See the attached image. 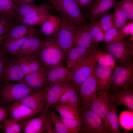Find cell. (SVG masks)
<instances>
[{"label": "cell", "mask_w": 133, "mask_h": 133, "mask_svg": "<svg viewBox=\"0 0 133 133\" xmlns=\"http://www.w3.org/2000/svg\"><path fill=\"white\" fill-rule=\"evenodd\" d=\"M66 57L51 36L43 39L38 58L43 66L53 68L63 64Z\"/></svg>", "instance_id": "6da1fadb"}, {"label": "cell", "mask_w": 133, "mask_h": 133, "mask_svg": "<svg viewBox=\"0 0 133 133\" xmlns=\"http://www.w3.org/2000/svg\"><path fill=\"white\" fill-rule=\"evenodd\" d=\"M104 49L118 66H133V45L131 41L125 39L110 45L105 44Z\"/></svg>", "instance_id": "7a4b0ae2"}, {"label": "cell", "mask_w": 133, "mask_h": 133, "mask_svg": "<svg viewBox=\"0 0 133 133\" xmlns=\"http://www.w3.org/2000/svg\"><path fill=\"white\" fill-rule=\"evenodd\" d=\"M36 91L23 83H2L0 86V100L5 105H9Z\"/></svg>", "instance_id": "3957f363"}, {"label": "cell", "mask_w": 133, "mask_h": 133, "mask_svg": "<svg viewBox=\"0 0 133 133\" xmlns=\"http://www.w3.org/2000/svg\"><path fill=\"white\" fill-rule=\"evenodd\" d=\"M53 5L62 21L69 20L79 26L86 25L85 17L74 0H56Z\"/></svg>", "instance_id": "277c9868"}, {"label": "cell", "mask_w": 133, "mask_h": 133, "mask_svg": "<svg viewBox=\"0 0 133 133\" xmlns=\"http://www.w3.org/2000/svg\"><path fill=\"white\" fill-rule=\"evenodd\" d=\"M82 124L80 132L85 133H108L103 121L89 107H78Z\"/></svg>", "instance_id": "5b68a950"}, {"label": "cell", "mask_w": 133, "mask_h": 133, "mask_svg": "<svg viewBox=\"0 0 133 133\" xmlns=\"http://www.w3.org/2000/svg\"><path fill=\"white\" fill-rule=\"evenodd\" d=\"M78 26L72 21L63 20L59 30L51 36L66 57L72 47L74 34Z\"/></svg>", "instance_id": "8992f818"}, {"label": "cell", "mask_w": 133, "mask_h": 133, "mask_svg": "<svg viewBox=\"0 0 133 133\" xmlns=\"http://www.w3.org/2000/svg\"><path fill=\"white\" fill-rule=\"evenodd\" d=\"M110 91L133 88V66H117L113 69Z\"/></svg>", "instance_id": "52a82bcc"}, {"label": "cell", "mask_w": 133, "mask_h": 133, "mask_svg": "<svg viewBox=\"0 0 133 133\" xmlns=\"http://www.w3.org/2000/svg\"><path fill=\"white\" fill-rule=\"evenodd\" d=\"M96 64L89 56L68 69L72 83L78 90L81 85L94 71Z\"/></svg>", "instance_id": "ba28073f"}, {"label": "cell", "mask_w": 133, "mask_h": 133, "mask_svg": "<svg viewBox=\"0 0 133 133\" xmlns=\"http://www.w3.org/2000/svg\"><path fill=\"white\" fill-rule=\"evenodd\" d=\"M99 91L95 69L92 73L81 86L78 92V107L89 106L95 93Z\"/></svg>", "instance_id": "9c48e42d"}, {"label": "cell", "mask_w": 133, "mask_h": 133, "mask_svg": "<svg viewBox=\"0 0 133 133\" xmlns=\"http://www.w3.org/2000/svg\"><path fill=\"white\" fill-rule=\"evenodd\" d=\"M110 91L105 90L96 92L94 95L89 106L103 120L106 129V116L110 102Z\"/></svg>", "instance_id": "30bf717a"}, {"label": "cell", "mask_w": 133, "mask_h": 133, "mask_svg": "<svg viewBox=\"0 0 133 133\" xmlns=\"http://www.w3.org/2000/svg\"><path fill=\"white\" fill-rule=\"evenodd\" d=\"M6 108L9 113V118L17 122L27 119L41 114L31 109L19 100L13 102Z\"/></svg>", "instance_id": "8fae6325"}, {"label": "cell", "mask_w": 133, "mask_h": 133, "mask_svg": "<svg viewBox=\"0 0 133 133\" xmlns=\"http://www.w3.org/2000/svg\"><path fill=\"white\" fill-rule=\"evenodd\" d=\"M69 83L51 84L47 85L44 88L45 104L43 112L47 113L50 107L58 102L61 96L66 90Z\"/></svg>", "instance_id": "7c38bea8"}, {"label": "cell", "mask_w": 133, "mask_h": 133, "mask_svg": "<svg viewBox=\"0 0 133 133\" xmlns=\"http://www.w3.org/2000/svg\"><path fill=\"white\" fill-rule=\"evenodd\" d=\"M37 34L28 38L14 56L16 58L30 56L38 58L39 52L43 38Z\"/></svg>", "instance_id": "4fadbf2b"}, {"label": "cell", "mask_w": 133, "mask_h": 133, "mask_svg": "<svg viewBox=\"0 0 133 133\" xmlns=\"http://www.w3.org/2000/svg\"><path fill=\"white\" fill-rule=\"evenodd\" d=\"M47 113L43 112L39 116L20 121L22 132L24 133H46Z\"/></svg>", "instance_id": "5bb4252c"}, {"label": "cell", "mask_w": 133, "mask_h": 133, "mask_svg": "<svg viewBox=\"0 0 133 133\" xmlns=\"http://www.w3.org/2000/svg\"><path fill=\"white\" fill-rule=\"evenodd\" d=\"M47 69L43 66L36 71L25 76L21 83H24L37 91L46 85Z\"/></svg>", "instance_id": "9a60e30c"}, {"label": "cell", "mask_w": 133, "mask_h": 133, "mask_svg": "<svg viewBox=\"0 0 133 133\" xmlns=\"http://www.w3.org/2000/svg\"><path fill=\"white\" fill-rule=\"evenodd\" d=\"M39 33V31L34 27L18 21L11 27L2 40L20 39L37 34Z\"/></svg>", "instance_id": "2e32d148"}, {"label": "cell", "mask_w": 133, "mask_h": 133, "mask_svg": "<svg viewBox=\"0 0 133 133\" xmlns=\"http://www.w3.org/2000/svg\"><path fill=\"white\" fill-rule=\"evenodd\" d=\"M116 2L115 0H96L86 17L90 22H94L113 8Z\"/></svg>", "instance_id": "e0dca14e"}, {"label": "cell", "mask_w": 133, "mask_h": 133, "mask_svg": "<svg viewBox=\"0 0 133 133\" xmlns=\"http://www.w3.org/2000/svg\"><path fill=\"white\" fill-rule=\"evenodd\" d=\"M24 77L16 59H9L5 66L0 82L21 83Z\"/></svg>", "instance_id": "ac0fdd59"}, {"label": "cell", "mask_w": 133, "mask_h": 133, "mask_svg": "<svg viewBox=\"0 0 133 133\" xmlns=\"http://www.w3.org/2000/svg\"><path fill=\"white\" fill-rule=\"evenodd\" d=\"M47 69L46 85L60 83H72L69 69L64 67L63 64Z\"/></svg>", "instance_id": "d6986e66"}, {"label": "cell", "mask_w": 133, "mask_h": 133, "mask_svg": "<svg viewBox=\"0 0 133 133\" xmlns=\"http://www.w3.org/2000/svg\"><path fill=\"white\" fill-rule=\"evenodd\" d=\"M96 47H75L71 48L66 57L67 68H70L89 56Z\"/></svg>", "instance_id": "ffe728a7"}, {"label": "cell", "mask_w": 133, "mask_h": 133, "mask_svg": "<svg viewBox=\"0 0 133 133\" xmlns=\"http://www.w3.org/2000/svg\"><path fill=\"white\" fill-rule=\"evenodd\" d=\"M113 69L107 66L96 64L95 71L97 80L99 91H110L112 83Z\"/></svg>", "instance_id": "44dd1931"}, {"label": "cell", "mask_w": 133, "mask_h": 133, "mask_svg": "<svg viewBox=\"0 0 133 133\" xmlns=\"http://www.w3.org/2000/svg\"><path fill=\"white\" fill-rule=\"evenodd\" d=\"M19 100L31 109L42 113L45 104L44 88L33 92Z\"/></svg>", "instance_id": "7402d4cb"}, {"label": "cell", "mask_w": 133, "mask_h": 133, "mask_svg": "<svg viewBox=\"0 0 133 133\" xmlns=\"http://www.w3.org/2000/svg\"><path fill=\"white\" fill-rule=\"evenodd\" d=\"M55 8L46 3L39 5H34L18 2L16 8L18 17H28L39 13L49 11Z\"/></svg>", "instance_id": "603a6c76"}, {"label": "cell", "mask_w": 133, "mask_h": 133, "mask_svg": "<svg viewBox=\"0 0 133 133\" xmlns=\"http://www.w3.org/2000/svg\"><path fill=\"white\" fill-rule=\"evenodd\" d=\"M110 92V101L117 105L124 106L130 110L133 111V88L120 89Z\"/></svg>", "instance_id": "cb8c5ba5"}, {"label": "cell", "mask_w": 133, "mask_h": 133, "mask_svg": "<svg viewBox=\"0 0 133 133\" xmlns=\"http://www.w3.org/2000/svg\"><path fill=\"white\" fill-rule=\"evenodd\" d=\"M95 46L90 35L88 25L78 26L73 36L72 47H90Z\"/></svg>", "instance_id": "d4e9b609"}, {"label": "cell", "mask_w": 133, "mask_h": 133, "mask_svg": "<svg viewBox=\"0 0 133 133\" xmlns=\"http://www.w3.org/2000/svg\"><path fill=\"white\" fill-rule=\"evenodd\" d=\"M16 59L24 76L43 66L38 58L35 57L23 56L16 58Z\"/></svg>", "instance_id": "484cf974"}, {"label": "cell", "mask_w": 133, "mask_h": 133, "mask_svg": "<svg viewBox=\"0 0 133 133\" xmlns=\"http://www.w3.org/2000/svg\"><path fill=\"white\" fill-rule=\"evenodd\" d=\"M117 105L116 103L111 101L109 105L106 116V129L108 133H122L119 127Z\"/></svg>", "instance_id": "4316f807"}, {"label": "cell", "mask_w": 133, "mask_h": 133, "mask_svg": "<svg viewBox=\"0 0 133 133\" xmlns=\"http://www.w3.org/2000/svg\"><path fill=\"white\" fill-rule=\"evenodd\" d=\"M62 22L57 16L50 14L41 25L42 33L47 36H51L58 31Z\"/></svg>", "instance_id": "83f0119b"}, {"label": "cell", "mask_w": 133, "mask_h": 133, "mask_svg": "<svg viewBox=\"0 0 133 133\" xmlns=\"http://www.w3.org/2000/svg\"><path fill=\"white\" fill-rule=\"evenodd\" d=\"M90 56L96 64H99L109 67L113 69L116 66V62L112 56L108 52L95 48Z\"/></svg>", "instance_id": "f1b7e54d"}, {"label": "cell", "mask_w": 133, "mask_h": 133, "mask_svg": "<svg viewBox=\"0 0 133 133\" xmlns=\"http://www.w3.org/2000/svg\"><path fill=\"white\" fill-rule=\"evenodd\" d=\"M51 107L52 109L57 111L62 118L69 119L80 118L78 108L58 102L53 105Z\"/></svg>", "instance_id": "f546056e"}, {"label": "cell", "mask_w": 133, "mask_h": 133, "mask_svg": "<svg viewBox=\"0 0 133 133\" xmlns=\"http://www.w3.org/2000/svg\"><path fill=\"white\" fill-rule=\"evenodd\" d=\"M32 36L18 39L2 40L0 45V48L8 55L14 56L25 41Z\"/></svg>", "instance_id": "4dcf8cb0"}, {"label": "cell", "mask_w": 133, "mask_h": 133, "mask_svg": "<svg viewBox=\"0 0 133 133\" xmlns=\"http://www.w3.org/2000/svg\"><path fill=\"white\" fill-rule=\"evenodd\" d=\"M18 0H0V15L18 19L16 12Z\"/></svg>", "instance_id": "1f68e13d"}, {"label": "cell", "mask_w": 133, "mask_h": 133, "mask_svg": "<svg viewBox=\"0 0 133 133\" xmlns=\"http://www.w3.org/2000/svg\"><path fill=\"white\" fill-rule=\"evenodd\" d=\"M50 14L48 11L30 17H18L17 18L18 21L20 22L33 27L40 25H41L48 19Z\"/></svg>", "instance_id": "d6a6232c"}, {"label": "cell", "mask_w": 133, "mask_h": 133, "mask_svg": "<svg viewBox=\"0 0 133 133\" xmlns=\"http://www.w3.org/2000/svg\"><path fill=\"white\" fill-rule=\"evenodd\" d=\"M88 26L93 44L96 47L100 42L104 41V33L96 21L90 22Z\"/></svg>", "instance_id": "836d02e7"}, {"label": "cell", "mask_w": 133, "mask_h": 133, "mask_svg": "<svg viewBox=\"0 0 133 133\" xmlns=\"http://www.w3.org/2000/svg\"><path fill=\"white\" fill-rule=\"evenodd\" d=\"M126 37L120 30L113 28L104 33V41L106 44L110 45L123 41Z\"/></svg>", "instance_id": "e575fe53"}, {"label": "cell", "mask_w": 133, "mask_h": 133, "mask_svg": "<svg viewBox=\"0 0 133 133\" xmlns=\"http://www.w3.org/2000/svg\"><path fill=\"white\" fill-rule=\"evenodd\" d=\"M113 8V19L114 28L120 30L126 24V16L122 10L118 6L116 5Z\"/></svg>", "instance_id": "d590c367"}, {"label": "cell", "mask_w": 133, "mask_h": 133, "mask_svg": "<svg viewBox=\"0 0 133 133\" xmlns=\"http://www.w3.org/2000/svg\"><path fill=\"white\" fill-rule=\"evenodd\" d=\"M47 114L54 126L56 133H68L61 120V118L53 109L48 110Z\"/></svg>", "instance_id": "8d00e7d4"}, {"label": "cell", "mask_w": 133, "mask_h": 133, "mask_svg": "<svg viewBox=\"0 0 133 133\" xmlns=\"http://www.w3.org/2000/svg\"><path fill=\"white\" fill-rule=\"evenodd\" d=\"M1 129L5 133H20L22 132L20 122L15 121L10 118L3 121L1 124Z\"/></svg>", "instance_id": "74e56055"}, {"label": "cell", "mask_w": 133, "mask_h": 133, "mask_svg": "<svg viewBox=\"0 0 133 133\" xmlns=\"http://www.w3.org/2000/svg\"><path fill=\"white\" fill-rule=\"evenodd\" d=\"M18 21V19L0 15V39L2 40L3 37L11 27Z\"/></svg>", "instance_id": "f35d334b"}, {"label": "cell", "mask_w": 133, "mask_h": 133, "mask_svg": "<svg viewBox=\"0 0 133 133\" xmlns=\"http://www.w3.org/2000/svg\"><path fill=\"white\" fill-rule=\"evenodd\" d=\"M133 111H124L120 115L119 123L122 127L126 131L132 130L133 127Z\"/></svg>", "instance_id": "ab89813d"}, {"label": "cell", "mask_w": 133, "mask_h": 133, "mask_svg": "<svg viewBox=\"0 0 133 133\" xmlns=\"http://www.w3.org/2000/svg\"><path fill=\"white\" fill-rule=\"evenodd\" d=\"M61 119L68 133H77L80 132L82 124L81 118L69 119L61 117Z\"/></svg>", "instance_id": "60d3db41"}, {"label": "cell", "mask_w": 133, "mask_h": 133, "mask_svg": "<svg viewBox=\"0 0 133 133\" xmlns=\"http://www.w3.org/2000/svg\"><path fill=\"white\" fill-rule=\"evenodd\" d=\"M95 21L104 33L109 30L114 28L113 13H107Z\"/></svg>", "instance_id": "b9f144b4"}, {"label": "cell", "mask_w": 133, "mask_h": 133, "mask_svg": "<svg viewBox=\"0 0 133 133\" xmlns=\"http://www.w3.org/2000/svg\"><path fill=\"white\" fill-rule=\"evenodd\" d=\"M116 5L120 7L126 14L127 21L133 20V0H122L116 2Z\"/></svg>", "instance_id": "7bdbcfd3"}, {"label": "cell", "mask_w": 133, "mask_h": 133, "mask_svg": "<svg viewBox=\"0 0 133 133\" xmlns=\"http://www.w3.org/2000/svg\"><path fill=\"white\" fill-rule=\"evenodd\" d=\"M68 89L69 92V97L67 105L78 108L79 90L71 82L68 83Z\"/></svg>", "instance_id": "ee69618b"}, {"label": "cell", "mask_w": 133, "mask_h": 133, "mask_svg": "<svg viewBox=\"0 0 133 133\" xmlns=\"http://www.w3.org/2000/svg\"><path fill=\"white\" fill-rule=\"evenodd\" d=\"M9 59L8 55L0 48V81L6 65Z\"/></svg>", "instance_id": "f6af8a7d"}, {"label": "cell", "mask_w": 133, "mask_h": 133, "mask_svg": "<svg viewBox=\"0 0 133 133\" xmlns=\"http://www.w3.org/2000/svg\"><path fill=\"white\" fill-rule=\"evenodd\" d=\"M121 32L124 35L127 36L128 35H133V22H130L126 24L120 30Z\"/></svg>", "instance_id": "bcb514c9"}, {"label": "cell", "mask_w": 133, "mask_h": 133, "mask_svg": "<svg viewBox=\"0 0 133 133\" xmlns=\"http://www.w3.org/2000/svg\"><path fill=\"white\" fill-rule=\"evenodd\" d=\"M68 84L66 90L61 96L57 102L62 104L67 105L69 97V92L68 89Z\"/></svg>", "instance_id": "7dc6e473"}, {"label": "cell", "mask_w": 133, "mask_h": 133, "mask_svg": "<svg viewBox=\"0 0 133 133\" xmlns=\"http://www.w3.org/2000/svg\"><path fill=\"white\" fill-rule=\"evenodd\" d=\"M79 8H85L92 3L93 0H74Z\"/></svg>", "instance_id": "c3c4849f"}, {"label": "cell", "mask_w": 133, "mask_h": 133, "mask_svg": "<svg viewBox=\"0 0 133 133\" xmlns=\"http://www.w3.org/2000/svg\"><path fill=\"white\" fill-rule=\"evenodd\" d=\"M52 124V123L47 113L46 122V133H56L55 130L53 127Z\"/></svg>", "instance_id": "681fc988"}, {"label": "cell", "mask_w": 133, "mask_h": 133, "mask_svg": "<svg viewBox=\"0 0 133 133\" xmlns=\"http://www.w3.org/2000/svg\"><path fill=\"white\" fill-rule=\"evenodd\" d=\"M9 116L8 111L6 108L0 106V122L3 121Z\"/></svg>", "instance_id": "f907efd6"}, {"label": "cell", "mask_w": 133, "mask_h": 133, "mask_svg": "<svg viewBox=\"0 0 133 133\" xmlns=\"http://www.w3.org/2000/svg\"><path fill=\"white\" fill-rule=\"evenodd\" d=\"M36 0H18L21 3L32 4Z\"/></svg>", "instance_id": "816d5d0a"}, {"label": "cell", "mask_w": 133, "mask_h": 133, "mask_svg": "<svg viewBox=\"0 0 133 133\" xmlns=\"http://www.w3.org/2000/svg\"><path fill=\"white\" fill-rule=\"evenodd\" d=\"M47 0L48 1L50 2L53 5H54L56 0Z\"/></svg>", "instance_id": "f5cc1de1"}, {"label": "cell", "mask_w": 133, "mask_h": 133, "mask_svg": "<svg viewBox=\"0 0 133 133\" xmlns=\"http://www.w3.org/2000/svg\"><path fill=\"white\" fill-rule=\"evenodd\" d=\"M1 129V124H0V130Z\"/></svg>", "instance_id": "db71d44e"}, {"label": "cell", "mask_w": 133, "mask_h": 133, "mask_svg": "<svg viewBox=\"0 0 133 133\" xmlns=\"http://www.w3.org/2000/svg\"><path fill=\"white\" fill-rule=\"evenodd\" d=\"M2 41V40L0 39V44L1 43Z\"/></svg>", "instance_id": "11a10c76"}]
</instances>
